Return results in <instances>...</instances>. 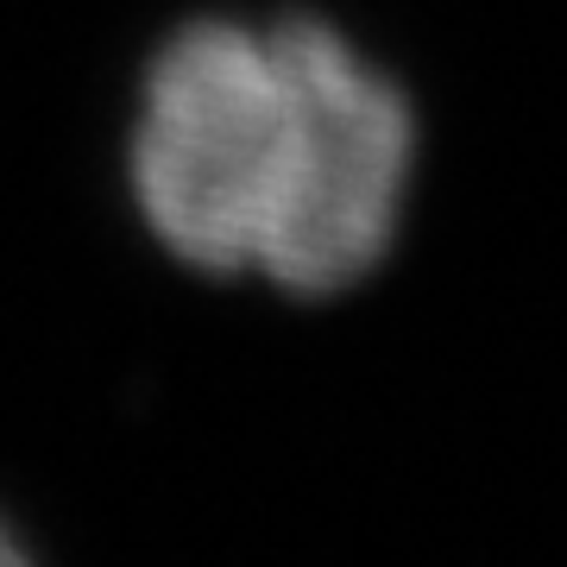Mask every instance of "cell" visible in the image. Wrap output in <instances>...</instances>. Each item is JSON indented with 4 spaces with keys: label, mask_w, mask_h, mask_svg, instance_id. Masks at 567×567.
<instances>
[{
    "label": "cell",
    "mask_w": 567,
    "mask_h": 567,
    "mask_svg": "<svg viewBox=\"0 0 567 567\" xmlns=\"http://www.w3.org/2000/svg\"><path fill=\"white\" fill-rule=\"evenodd\" d=\"M20 555H25V548L13 543V529H0V561H20Z\"/></svg>",
    "instance_id": "obj_2"
},
{
    "label": "cell",
    "mask_w": 567,
    "mask_h": 567,
    "mask_svg": "<svg viewBox=\"0 0 567 567\" xmlns=\"http://www.w3.org/2000/svg\"><path fill=\"white\" fill-rule=\"evenodd\" d=\"M410 158V102L322 20H203L145 76L133 189L177 259L328 297L385 259Z\"/></svg>",
    "instance_id": "obj_1"
}]
</instances>
